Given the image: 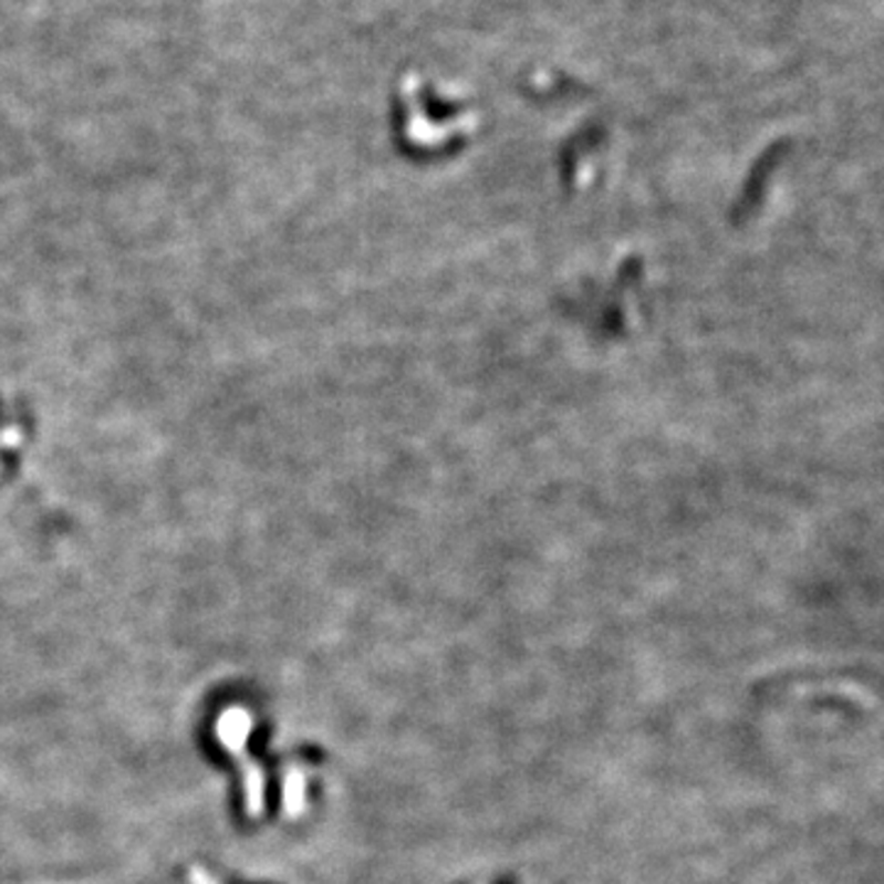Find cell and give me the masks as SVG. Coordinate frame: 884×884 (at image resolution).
Returning a JSON list of instances; mask_svg holds the SVG:
<instances>
[{
  "label": "cell",
  "mask_w": 884,
  "mask_h": 884,
  "mask_svg": "<svg viewBox=\"0 0 884 884\" xmlns=\"http://www.w3.org/2000/svg\"><path fill=\"white\" fill-rule=\"evenodd\" d=\"M30 438V413L18 401L0 396V485L18 472Z\"/></svg>",
  "instance_id": "obj_1"
},
{
  "label": "cell",
  "mask_w": 884,
  "mask_h": 884,
  "mask_svg": "<svg viewBox=\"0 0 884 884\" xmlns=\"http://www.w3.org/2000/svg\"><path fill=\"white\" fill-rule=\"evenodd\" d=\"M249 732H251L249 713L241 708L223 713V718L219 720V737H221V742L231 749V752L243 755V745H246V737H249Z\"/></svg>",
  "instance_id": "obj_2"
},
{
  "label": "cell",
  "mask_w": 884,
  "mask_h": 884,
  "mask_svg": "<svg viewBox=\"0 0 884 884\" xmlns=\"http://www.w3.org/2000/svg\"><path fill=\"white\" fill-rule=\"evenodd\" d=\"M283 803L290 819H298V815L305 811V777H302L298 769H290L285 774Z\"/></svg>",
  "instance_id": "obj_3"
},
{
  "label": "cell",
  "mask_w": 884,
  "mask_h": 884,
  "mask_svg": "<svg viewBox=\"0 0 884 884\" xmlns=\"http://www.w3.org/2000/svg\"><path fill=\"white\" fill-rule=\"evenodd\" d=\"M243 787H246V805H249L251 815L263 813V774L259 765L246 762L243 767Z\"/></svg>",
  "instance_id": "obj_4"
},
{
  "label": "cell",
  "mask_w": 884,
  "mask_h": 884,
  "mask_svg": "<svg viewBox=\"0 0 884 884\" xmlns=\"http://www.w3.org/2000/svg\"><path fill=\"white\" fill-rule=\"evenodd\" d=\"M193 884H215L211 882L205 872H199V870H193Z\"/></svg>",
  "instance_id": "obj_5"
}]
</instances>
